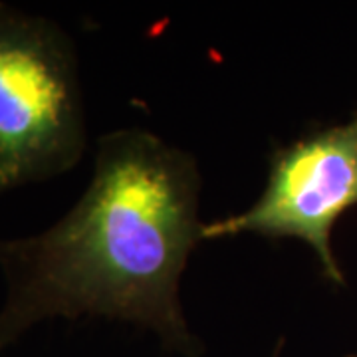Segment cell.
<instances>
[{"label":"cell","instance_id":"cell-2","mask_svg":"<svg viewBox=\"0 0 357 357\" xmlns=\"http://www.w3.org/2000/svg\"><path fill=\"white\" fill-rule=\"evenodd\" d=\"M84 151L72 42L54 22L0 2V195L62 175Z\"/></svg>","mask_w":357,"mask_h":357},{"label":"cell","instance_id":"cell-3","mask_svg":"<svg viewBox=\"0 0 357 357\" xmlns=\"http://www.w3.org/2000/svg\"><path fill=\"white\" fill-rule=\"evenodd\" d=\"M357 206V114L345 123L298 137L270 155L266 187L241 215L203 225L201 238L258 234L298 238L316 252L321 274L344 284L332 230Z\"/></svg>","mask_w":357,"mask_h":357},{"label":"cell","instance_id":"cell-1","mask_svg":"<svg viewBox=\"0 0 357 357\" xmlns=\"http://www.w3.org/2000/svg\"><path fill=\"white\" fill-rule=\"evenodd\" d=\"M199 191L189 153L143 129L103 135L72 211L40 234L0 243V351L42 319L102 316L192 354L178 282L203 241Z\"/></svg>","mask_w":357,"mask_h":357}]
</instances>
